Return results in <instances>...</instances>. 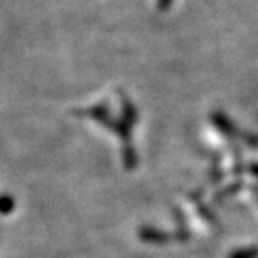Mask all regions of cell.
<instances>
[{"instance_id":"6da1fadb","label":"cell","mask_w":258,"mask_h":258,"mask_svg":"<svg viewBox=\"0 0 258 258\" xmlns=\"http://www.w3.org/2000/svg\"><path fill=\"white\" fill-rule=\"evenodd\" d=\"M13 200L10 197H2L0 198V212H4V214H8L13 210Z\"/></svg>"}]
</instances>
